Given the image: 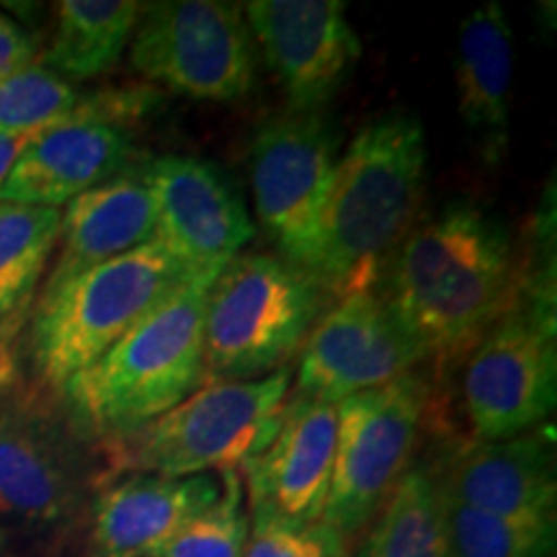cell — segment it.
<instances>
[{
    "label": "cell",
    "mask_w": 557,
    "mask_h": 557,
    "mask_svg": "<svg viewBox=\"0 0 557 557\" xmlns=\"http://www.w3.org/2000/svg\"><path fill=\"white\" fill-rule=\"evenodd\" d=\"M521 289L508 227L475 201L455 199L406 235L382 295L423 359L449 367L517 308Z\"/></svg>",
    "instance_id": "1"
},
{
    "label": "cell",
    "mask_w": 557,
    "mask_h": 557,
    "mask_svg": "<svg viewBox=\"0 0 557 557\" xmlns=\"http://www.w3.org/2000/svg\"><path fill=\"white\" fill-rule=\"evenodd\" d=\"M426 165V132L408 111H385L354 135L333 173L310 269L329 297L380 287L421 212Z\"/></svg>",
    "instance_id": "2"
},
{
    "label": "cell",
    "mask_w": 557,
    "mask_h": 557,
    "mask_svg": "<svg viewBox=\"0 0 557 557\" xmlns=\"http://www.w3.org/2000/svg\"><path fill=\"white\" fill-rule=\"evenodd\" d=\"M199 271L60 389L81 426L120 438L186 400L205 382V320L214 278Z\"/></svg>",
    "instance_id": "3"
},
{
    "label": "cell",
    "mask_w": 557,
    "mask_h": 557,
    "mask_svg": "<svg viewBox=\"0 0 557 557\" xmlns=\"http://www.w3.org/2000/svg\"><path fill=\"white\" fill-rule=\"evenodd\" d=\"M197 274L156 238L37 299L32 359L39 380L52 389L65 387L67 380L103 357L132 325Z\"/></svg>",
    "instance_id": "4"
},
{
    "label": "cell",
    "mask_w": 557,
    "mask_h": 557,
    "mask_svg": "<svg viewBox=\"0 0 557 557\" xmlns=\"http://www.w3.org/2000/svg\"><path fill=\"white\" fill-rule=\"evenodd\" d=\"M310 271L238 253L214 278L205 320V380L248 382L289 367L329 308Z\"/></svg>",
    "instance_id": "5"
},
{
    "label": "cell",
    "mask_w": 557,
    "mask_h": 557,
    "mask_svg": "<svg viewBox=\"0 0 557 557\" xmlns=\"http://www.w3.org/2000/svg\"><path fill=\"white\" fill-rule=\"evenodd\" d=\"M292 369L235 382L205 380L186 400L116 442V468L160 478L240 472L282 423Z\"/></svg>",
    "instance_id": "6"
},
{
    "label": "cell",
    "mask_w": 557,
    "mask_h": 557,
    "mask_svg": "<svg viewBox=\"0 0 557 557\" xmlns=\"http://www.w3.org/2000/svg\"><path fill=\"white\" fill-rule=\"evenodd\" d=\"M431 385L421 369L336 406V459L323 524L348 540L377 517L410 468Z\"/></svg>",
    "instance_id": "7"
},
{
    "label": "cell",
    "mask_w": 557,
    "mask_h": 557,
    "mask_svg": "<svg viewBox=\"0 0 557 557\" xmlns=\"http://www.w3.org/2000/svg\"><path fill=\"white\" fill-rule=\"evenodd\" d=\"M129 62L143 78L194 101H243L256 83L253 37L243 5L227 0L143 5Z\"/></svg>",
    "instance_id": "8"
},
{
    "label": "cell",
    "mask_w": 557,
    "mask_h": 557,
    "mask_svg": "<svg viewBox=\"0 0 557 557\" xmlns=\"http://www.w3.org/2000/svg\"><path fill=\"white\" fill-rule=\"evenodd\" d=\"M338 139L323 111H284L256 129L250 186L261 227L284 261L310 271L336 173Z\"/></svg>",
    "instance_id": "9"
},
{
    "label": "cell",
    "mask_w": 557,
    "mask_h": 557,
    "mask_svg": "<svg viewBox=\"0 0 557 557\" xmlns=\"http://www.w3.org/2000/svg\"><path fill=\"white\" fill-rule=\"evenodd\" d=\"M462 398L475 442L540 429L557 400L555 323L521 299L468 354Z\"/></svg>",
    "instance_id": "10"
},
{
    "label": "cell",
    "mask_w": 557,
    "mask_h": 557,
    "mask_svg": "<svg viewBox=\"0 0 557 557\" xmlns=\"http://www.w3.org/2000/svg\"><path fill=\"white\" fill-rule=\"evenodd\" d=\"M423 351L387 305L382 287L338 297L299 348L297 385L302 398L338 406L351 395L406 377Z\"/></svg>",
    "instance_id": "11"
},
{
    "label": "cell",
    "mask_w": 557,
    "mask_h": 557,
    "mask_svg": "<svg viewBox=\"0 0 557 557\" xmlns=\"http://www.w3.org/2000/svg\"><path fill=\"white\" fill-rule=\"evenodd\" d=\"M243 16L292 111H323L361 60L341 0H250Z\"/></svg>",
    "instance_id": "12"
},
{
    "label": "cell",
    "mask_w": 557,
    "mask_h": 557,
    "mask_svg": "<svg viewBox=\"0 0 557 557\" xmlns=\"http://www.w3.org/2000/svg\"><path fill=\"white\" fill-rule=\"evenodd\" d=\"M139 163L132 127L103 114L99 96L90 94L67 122L26 145L0 186V201L62 209L81 194L137 171Z\"/></svg>",
    "instance_id": "13"
},
{
    "label": "cell",
    "mask_w": 557,
    "mask_h": 557,
    "mask_svg": "<svg viewBox=\"0 0 557 557\" xmlns=\"http://www.w3.org/2000/svg\"><path fill=\"white\" fill-rule=\"evenodd\" d=\"M158 214L156 238L197 271L222 269L253 240L246 205L218 165L201 158L160 156L143 160Z\"/></svg>",
    "instance_id": "14"
},
{
    "label": "cell",
    "mask_w": 557,
    "mask_h": 557,
    "mask_svg": "<svg viewBox=\"0 0 557 557\" xmlns=\"http://www.w3.org/2000/svg\"><path fill=\"white\" fill-rule=\"evenodd\" d=\"M336 436V406L289 389L276 436L240 470L248 519L318 524L331 491Z\"/></svg>",
    "instance_id": "15"
},
{
    "label": "cell",
    "mask_w": 557,
    "mask_h": 557,
    "mask_svg": "<svg viewBox=\"0 0 557 557\" xmlns=\"http://www.w3.org/2000/svg\"><path fill=\"white\" fill-rule=\"evenodd\" d=\"M447 500L506 519H555L557 480L553 442L542 429L475 442L436 475Z\"/></svg>",
    "instance_id": "16"
},
{
    "label": "cell",
    "mask_w": 557,
    "mask_h": 557,
    "mask_svg": "<svg viewBox=\"0 0 557 557\" xmlns=\"http://www.w3.org/2000/svg\"><path fill=\"white\" fill-rule=\"evenodd\" d=\"M143 165V163H139ZM158 214L137 171L96 186L62 207L54 263L41 278L39 299L65 287L83 271L101 267L156 240Z\"/></svg>",
    "instance_id": "17"
},
{
    "label": "cell",
    "mask_w": 557,
    "mask_h": 557,
    "mask_svg": "<svg viewBox=\"0 0 557 557\" xmlns=\"http://www.w3.org/2000/svg\"><path fill=\"white\" fill-rule=\"evenodd\" d=\"M81 496V468L65 438L39 418L0 408V517L58 524Z\"/></svg>",
    "instance_id": "18"
},
{
    "label": "cell",
    "mask_w": 557,
    "mask_h": 557,
    "mask_svg": "<svg viewBox=\"0 0 557 557\" xmlns=\"http://www.w3.org/2000/svg\"><path fill=\"white\" fill-rule=\"evenodd\" d=\"M220 498V475L160 478L132 472L94 506V540L103 557H152Z\"/></svg>",
    "instance_id": "19"
},
{
    "label": "cell",
    "mask_w": 557,
    "mask_h": 557,
    "mask_svg": "<svg viewBox=\"0 0 557 557\" xmlns=\"http://www.w3.org/2000/svg\"><path fill=\"white\" fill-rule=\"evenodd\" d=\"M513 34L504 5L491 0L459 24L455 52L457 111L485 163L508 152Z\"/></svg>",
    "instance_id": "20"
},
{
    "label": "cell",
    "mask_w": 557,
    "mask_h": 557,
    "mask_svg": "<svg viewBox=\"0 0 557 557\" xmlns=\"http://www.w3.org/2000/svg\"><path fill=\"white\" fill-rule=\"evenodd\" d=\"M139 13L137 0H62L54 37L37 62L70 83L99 78L129 47Z\"/></svg>",
    "instance_id": "21"
},
{
    "label": "cell",
    "mask_w": 557,
    "mask_h": 557,
    "mask_svg": "<svg viewBox=\"0 0 557 557\" xmlns=\"http://www.w3.org/2000/svg\"><path fill=\"white\" fill-rule=\"evenodd\" d=\"M62 209L0 201V346L26 315L60 238Z\"/></svg>",
    "instance_id": "22"
},
{
    "label": "cell",
    "mask_w": 557,
    "mask_h": 557,
    "mask_svg": "<svg viewBox=\"0 0 557 557\" xmlns=\"http://www.w3.org/2000/svg\"><path fill=\"white\" fill-rule=\"evenodd\" d=\"M372 521L359 557H449L442 491L426 468H408Z\"/></svg>",
    "instance_id": "23"
},
{
    "label": "cell",
    "mask_w": 557,
    "mask_h": 557,
    "mask_svg": "<svg viewBox=\"0 0 557 557\" xmlns=\"http://www.w3.org/2000/svg\"><path fill=\"white\" fill-rule=\"evenodd\" d=\"M442 500L449 557H553L555 519H506Z\"/></svg>",
    "instance_id": "24"
},
{
    "label": "cell",
    "mask_w": 557,
    "mask_h": 557,
    "mask_svg": "<svg viewBox=\"0 0 557 557\" xmlns=\"http://www.w3.org/2000/svg\"><path fill=\"white\" fill-rule=\"evenodd\" d=\"M81 101L75 83L32 62L0 81V135H39L58 127L75 114Z\"/></svg>",
    "instance_id": "25"
},
{
    "label": "cell",
    "mask_w": 557,
    "mask_h": 557,
    "mask_svg": "<svg viewBox=\"0 0 557 557\" xmlns=\"http://www.w3.org/2000/svg\"><path fill=\"white\" fill-rule=\"evenodd\" d=\"M250 519L240 472H220V498L186 521L152 557H243Z\"/></svg>",
    "instance_id": "26"
},
{
    "label": "cell",
    "mask_w": 557,
    "mask_h": 557,
    "mask_svg": "<svg viewBox=\"0 0 557 557\" xmlns=\"http://www.w3.org/2000/svg\"><path fill=\"white\" fill-rule=\"evenodd\" d=\"M243 557H346V540L318 524H284V521H250Z\"/></svg>",
    "instance_id": "27"
},
{
    "label": "cell",
    "mask_w": 557,
    "mask_h": 557,
    "mask_svg": "<svg viewBox=\"0 0 557 557\" xmlns=\"http://www.w3.org/2000/svg\"><path fill=\"white\" fill-rule=\"evenodd\" d=\"M37 41L24 26L0 13V81L37 62Z\"/></svg>",
    "instance_id": "28"
},
{
    "label": "cell",
    "mask_w": 557,
    "mask_h": 557,
    "mask_svg": "<svg viewBox=\"0 0 557 557\" xmlns=\"http://www.w3.org/2000/svg\"><path fill=\"white\" fill-rule=\"evenodd\" d=\"M34 137L37 135H0V186H3V181L9 178V173L13 165H16L18 156L24 152V148Z\"/></svg>",
    "instance_id": "29"
},
{
    "label": "cell",
    "mask_w": 557,
    "mask_h": 557,
    "mask_svg": "<svg viewBox=\"0 0 557 557\" xmlns=\"http://www.w3.org/2000/svg\"><path fill=\"white\" fill-rule=\"evenodd\" d=\"M3 547H5V534L3 529H0V555H3Z\"/></svg>",
    "instance_id": "30"
}]
</instances>
